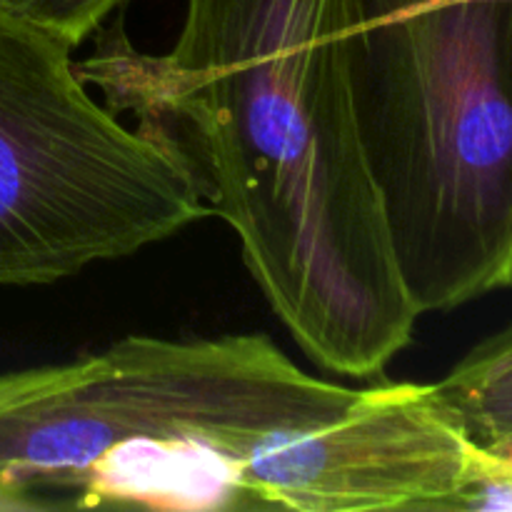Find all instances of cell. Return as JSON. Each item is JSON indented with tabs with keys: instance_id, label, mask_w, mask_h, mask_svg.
<instances>
[{
	"instance_id": "cell-1",
	"label": "cell",
	"mask_w": 512,
	"mask_h": 512,
	"mask_svg": "<svg viewBox=\"0 0 512 512\" xmlns=\"http://www.w3.org/2000/svg\"><path fill=\"white\" fill-rule=\"evenodd\" d=\"M343 30L345 0H188L163 55L118 30L75 68L183 150L303 353L368 380L408 348L420 313L360 145Z\"/></svg>"
},
{
	"instance_id": "cell-2",
	"label": "cell",
	"mask_w": 512,
	"mask_h": 512,
	"mask_svg": "<svg viewBox=\"0 0 512 512\" xmlns=\"http://www.w3.org/2000/svg\"><path fill=\"white\" fill-rule=\"evenodd\" d=\"M358 395L300 370L268 335H128L0 373V495L13 512L243 510L248 465Z\"/></svg>"
},
{
	"instance_id": "cell-3",
	"label": "cell",
	"mask_w": 512,
	"mask_h": 512,
	"mask_svg": "<svg viewBox=\"0 0 512 512\" xmlns=\"http://www.w3.org/2000/svg\"><path fill=\"white\" fill-rule=\"evenodd\" d=\"M355 123L423 313L512 285V0H345Z\"/></svg>"
},
{
	"instance_id": "cell-4",
	"label": "cell",
	"mask_w": 512,
	"mask_h": 512,
	"mask_svg": "<svg viewBox=\"0 0 512 512\" xmlns=\"http://www.w3.org/2000/svg\"><path fill=\"white\" fill-rule=\"evenodd\" d=\"M205 215L183 150L125 125L68 43L0 8V288L130 258Z\"/></svg>"
},
{
	"instance_id": "cell-5",
	"label": "cell",
	"mask_w": 512,
	"mask_h": 512,
	"mask_svg": "<svg viewBox=\"0 0 512 512\" xmlns=\"http://www.w3.org/2000/svg\"><path fill=\"white\" fill-rule=\"evenodd\" d=\"M480 453L430 385L360 390L338 418L270 445L245 470L248 510H465Z\"/></svg>"
},
{
	"instance_id": "cell-6",
	"label": "cell",
	"mask_w": 512,
	"mask_h": 512,
	"mask_svg": "<svg viewBox=\"0 0 512 512\" xmlns=\"http://www.w3.org/2000/svg\"><path fill=\"white\" fill-rule=\"evenodd\" d=\"M440 410L475 450L512 438V323L475 345L443 380L430 385Z\"/></svg>"
},
{
	"instance_id": "cell-7",
	"label": "cell",
	"mask_w": 512,
	"mask_h": 512,
	"mask_svg": "<svg viewBox=\"0 0 512 512\" xmlns=\"http://www.w3.org/2000/svg\"><path fill=\"white\" fill-rule=\"evenodd\" d=\"M123 3L128 0H0V8L75 50L98 33Z\"/></svg>"
},
{
	"instance_id": "cell-8",
	"label": "cell",
	"mask_w": 512,
	"mask_h": 512,
	"mask_svg": "<svg viewBox=\"0 0 512 512\" xmlns=\"http://www.w3.org/2000/svg\"><path fill=\"white\" fill-rule=\"evenodd\" d=\"M478 453V483L465 500V510L512 508V438Z\"/></svg>"
},
{
	"instance_id": "cell-9",
	"label": "cell",
	"mask_w": 512,
	"mask_h": 512,
	"mask_svg": "<svg viewBox=\"0 0 512 512\" xmlns=\"http://www.w3.org/2000/svg\"><path fill=\"white\" fill-rule=\"evenodd\" d=\"M0 512H13V505H10L3 495H0Z\"/></svg>"
}]
</instances>
